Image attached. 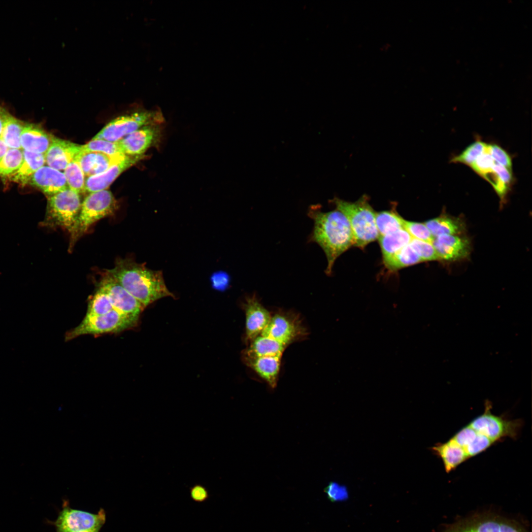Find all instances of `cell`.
Wrapping results in <instances>:
<instances>
[{"mask_svg":"<svg viewBox=\"0 0 532 532\" xmlns=\"http://www.w3.org/2000/svg\"><path fill=\"white\" fill-rule=\"evenodd\" d=\"M308 215L314 222L309 241L316 243L324 251L328 262L325 272L330 275L336 259L354 245L350 223L345 215L337 209L323 212L319 205L310 206Z\"/></svg>","mask_w":532,"mask_h":532,"instance_id":"6da1fadb","label":"cell"},{"mask_svg":"<svg viewBox=\"0 0 532 532\" xmlns=\"http://www.w3.org/2000/svg\"><path fill=\"white\" fill-rule=\"evenodd\" d=\"M107 272L144 308L160 299L174 297L167 289L162 272L150 269L144 264L130 259L119 260Z\"/></svg>","mask_w":532,"mask_h":532,"instance_id":"7a4b0ae2","label":"cell"},{"mask_svg":"<svg viewBox=\"0 0 532 532\" xmlns=\"http://www.w3.org/2000/svg\"><path fill=\"white\" fill-rule=\"evenodd\" d=\"M335 208L347 218L352 230L354 246L364 248L378 239L379 234L375 223V213L366 196L355 202L334 198L332 200Z\"/></svg>","mask_w":532,"mask_h":532,"instance_id":"3957f363","label":"cell"},{"mask_svg":"<svg viewBox=\"0 0 532 532\" xmlns=\"http://www.w3.org/2000/svg\"><path fill=\"white\" fill-rule=\"evenodd\" d=\"M117 208L116 200L109 190L89 194L82 202L77 220L69 233L68 249L71 250L76 241L94 223L113 214Z\"/></svg>","mask_w":532,"mask_h":532,"instance_id":"277c9868","label":"cell"},{"mask_svg":"<svg viewBox=\"0 0 532 532\" xmlns=\"http://www.w3.org/2000/svg\"><path fill=\"white\" fill-rule=\"evenodd\" d=\"M82 202L80 194L69 187L47 197L43 225L60 227L70 233L77 220Z\"/></svg>","mask_w":532,"mask_h":532,"instance_id":"5b68a950","label":"cell"},{"mask_svg":"<svg viewBox=\"0 0 532 532\" xmlns=\"http://www.w3.org/2000/svg\"><path fill=\"white\" fill-rule=\"evenodd\" d=\"M164 122V118L159 110H138L112 120L92 139L116 142L141 128L152 125H161Z\"/></svg>","mask_w":532,"mask_h":532,"instance_id":"8992f818","label":"cell"},{"mask_svg":"<svg viewBox=\"0 0 532 532\" xmlns=\"http://www.w3.org/2000/svg\"><path fill=\"white\" fill-rule=\"evenodd\" d=\"M138 318L128 315L113 309L104 315L86 316L76 327L68 332L66 341L85 334L97 335L118 332L134 327Z\"/></svg>","mask_w":532,"mask_h":532,"instance_id":"52a82bcc","label":"cell"},{"mask_svg":"<svg viewBox=\"0 0 532 532\" xmlns=\"http://www.w3.org/2000/svg\"><path fill=\"white\" fill-rule=\"evenodd\" d=\"M485 406L484 412L473 419L468 425L495 443L506 437L516 439L523 425V421L520 419L510 420L493 414L492 404L489 401H486Z\"/></svg>","mask_w":532,"mask_h":532,"instance_id":"ba28073f","label":"cell"},{"mask_svg":"<svg viewBox=\"0 0 532 532\" xmlns=\"http://www.w3.org/2000/svg\"><path fill=\"white\" fill-rule=\"evenodd\" d=\"M55 521H47L55 526L56 532H76L100 530L106 520V514L101 508L97 513L73 509L64 504Z\"/></svg>","mask_w":532,"mask_h":532,"instance_id":"9c48e42d","label":"cell"},{"mask_svg":"<svg viewBox=\"0 0 532 532\" xmlns=\"http://www.w3.org/2000/svg\"><path fill=\"white\" fill-rule=\"evenodd\" d=\"M162 125L145 126L119 141L123 154L130 156L143 157L149 148L159 146L163 134Z\"/></svg>","mask_w":532,"mask_h":532,"instance_id":"30bf717a","label":"cell"},{"mask_svg":"<svg viewBox=\"0 0 532 532\" xmlns=\"http://www.w3.org/2000/svg\"><path fill=\"white\" fill-rule=\"evenodd\" d=\"M99 286L107 293L114 309L125 314L139 318L144 307L107 271L102 277Z\"/></svg>","mask_w":532,"mask_h":532,"instance_id":"8fae6325","label":"cell"},{"mask_svg":"<svg viewBox=\"0 0 532 532\" xmlns=\"http://www.w3.org/2000/svg\"><path fill=\"white\" fill-rule=\"evenodd\" d=\"M305 332L295 315L277 313L270 320L261 335L274 339L287 346L303 335Z\"/></svg>","mask_w":532,"mask_h":532,"instance_id":"7c38bea8","label":"cell"},{"mask_svg":"<svg viewBox=\"0 0 532 532\" xmlns=\"http://www.w3.org/2000/svg\"><path fill=\"white\" fill-rule=\"evenodd\" d=\"M439 260L454 262L466 258L471 251L469 239L463 235L443 234L432 243Z\"/></svg>","mask_w":532,"mask_h":532,"instance_id":"4fadbf2b","label":"cell"},{"mask_svg":"<svg viewBox=\"0 0 532 532\" xmlns=\"http://www.w3.org/2000/svg\"><path fill=\"white\" fill-rule=\"evenodd\" d=\"M245 311L246 339L252 341L260 335L269 323L271 316L255 295L246 299L243 303Z\"/></svg>","mask_w":532,"mask_h":532,"instance_id":"5bb4252c","label":"cell"},{"mask_svg":"<svg viewBox=\"0 0 532 532\" xmlns=\"http://www.w3.org/2000/svg\"><path fill=\"white\" fill-rule=\"evenodd\" d=\"M143 157L127 155L104 172L87 177L85 179V193L90 194L106 190L121 173L138 162Z\"/></svg>","mask_w":532,"mask_h":532,"instance_id":"9a60e30c","label":"cell"},{"mask_svg":"<svg viewBox=\"0 0 532 532\" xmlns=\"http://www.w3.org/2000/svg\"><path fill=\"white\" fill-rule=\"evenodd\" d=\"M81 151V145L54 136L45 154L46 164L57 170H64Z\"/></svg>","mask_w":532,"mask_h":532,"instance_id":"2e32d148","label":"cell"},{"mask_svg":"<svg viewBox=\"0 0 532 532\" xmlns=\"http://www.w3.org/2000/svg\"><path fill=\"white\" fill-rule=\"evenodd\" d=\"M29 183L39 189L47 197L68 187L64 172L48 166L39 168L33 174Z\"/></svg>","mask_w":532,"mask_h":532,"instance_id":"e0dca14e","label":"cell"},{"mask_svg":"<svg viewBox=\"0 0 532 532\" xmlns=\"http://www.w3.org/2000/svg\"><path fill=\"white\" fill-rule=\"evenodd\" d=\"M452 437L464 449L469 458L486 451L495 443L468 425L459 430Z\"/></svg>","mask_w":532,"mask_h":532,"instance_id":"ac0fdd59","label":"cell"},{"mask_svg":"<svg viewBox=\"0 0 532 532\" xmlns=\"http://www.w3.org/2000/svg\"><path fill=\"white\" fill-rule=\"evenodd\" d=\"M53 137L35 124H26L20 137L21 148L27 151L45 154Z\"/></svg>","mask_w":532,"mask_h":532,"instance_id":"d6986e66","label":"cell"},{"mask_svg":"<svg viewBox=\"0 0 532 532\" xmlns=\"http://www.w3.org/2000/svg\"><path fill=\"white\" fill-rule=\"evenodd\" d=\"M281 356L248 357L243 356L244 362L264 379L272 388L276 387L280 368Z\"/></svg>","mask_w":532,"mask_h":532,"instance_id":"ffe728a7","label":"cell"},{"mask_svg":"<svg viewBox=\"0 0 532 532\" xmlns=\"http://www.w3.org/2000/svg\"><path fill=\"white\" fill-rule=\"evenodd\" d=\"M433 454L441 460L445 470L449 473L469 458L453 437L444 443H438L430 448Z\"/></svg>","mask_w":532,"mask_h":532,"instance_id":"44dd1931","label":"cell"},{"mask_svg":"<svg viewBox=\"0 0 532 532\" xmlns=\"http://www.w3.org/2000/svg\"><path fill=\"white\" fill-rule=\"evenodd\" d=\"M448 532H523L516 525L496 518H486L457 526Z\"/></svg>","mask_w":532,"mask_h":532,"instance_id":"7402d4cb","label":"cell"},{"mask_svg":"<svg viewBox=\"0 0 532 532\" xmlns=\"http://www.w3.org/2000/svg\"><path fill=\"white\" fill-rule=\"evenodd\" d=\"M424 224L434 237L443 234L463 235L466 230L465 223L461 218L445 213Z\"/></svg>","mask_w":532,"mask_h":532,"instance_id":"603a6c76","label":"cell"},{"mask_svg":"<svg viewBox=\"0 0 532 532\" xmlns=\"http://www.w3.org/2000/svg\"><path fill=\"white\" fill-rule=\"evenodd\" d=\"M23 160L19 168L9 176L12 181L21 184L29 183L33 174L46 163L45 154L23 150Z\"/></svg>","mask_w":532,"mask_h":532,"instance_id":"cb8c5ba5","label":"cell"},{"mask_svg":"<svg viewBox=\"0 0 532 532\" xmlns=\"http://www.w3.org/2000/svg\"><path fill=\"white\" fill-rule=\"evenodd\" d=\"M251 341L249 347L244 351V357L282 356L287 346L274 339L261 334Z\"/></svg>","mask_w":532,"mask_h":532,"instance_id":"d4e9b609","label":"cell"},{"mask_svg":"<svg viewBox=\"0 0 532 532\" xmlns=\"http://www.w3.org/2000/svg\"><path fill=\"white\" fill-rule=\"evenodd\" d=\"M412 238L411 235L404 229L379 236L378 239L383 261L390 258L409 244Z\"/></svg>","mask_w":532,"mask_h":532,"instance_id":"484cf974","label":"cell"},{"mask_svg":"<svg viewBox=\"0 0 532 532\" xmlns=\"http://www.w3.org/2000/svg\"><path fill=\"white\" fill-rule=\"evenodd\" d=\"M24 126L23 122L9 113L0 135L8 148L22 149L20 137Z\"/></svg>","mask_w":532,"mask_h":532,"instance_id":"4316f807","label":"cell"},{"mask_svg":"<svg viewBox=\"0 0 532 532\" xmlns=\"http://www.w3.org/2000/svg\"><path fill=\"white\" fill-rule=\"evenodd\" d=\"M404 220L394 210L376 212L375 223L379 236L403 229Z\"/></svg>","mask_w":532,"mask_h":532,"instance_id":"83f0119b","label":"cell"},{"mask_svg":"<svg viewBox=\"0 0 532 532\" xmlns=\"http://www.w3.org/2000/svg\"><path fill=\"white\" fill-rule=\"evenodd\" d=\"M383 261L386 266L393 270L422 262L409 244L390 258Z\"/></svg>","mask_w":532,"mask_h":532,"instance_id":"f1b7e54d","label":"cell"},{"mask_svg":"<svg viewBox=\"0 0 532 532\" xmlns=\"http://www.w3.org/2000/svg\"><path fill=\"white\" fill-rule=\"evenodd\" d=\"M113 309L108 295L102 288L99 286L96 293L89 302L86 315L92 316L104 315Z\"/></svg>","mask_w":532,"mask_h":532,"instance_id":"f546056e","label":"cell"},{"mask_svg":"<svg viewBox=\"0 0 532 532\" xmlns=\"http://www.w3.org/2000/svg\"><path fill=\"white\" fill-rule=\"evenodd\" d=\"M64 173L70 189L79 194L85 193V175L75 160L67 165Z\"/></svg>","mask_w":532,"mask_h":532,"instance_id":"4dcf8cb0","label":"cell"},{"mask_svg":"<svg viewBox=\"0 0 532 532\" xmlns=\"http://www.w3.org/2000/svg\"><path fill=\"white\" fill-rule=\"evenodd\" d=\"M23 160V150L8 148L0 160V176H10L19 168Z\"/></svg>","mask_w":532,"mask_h":532,"instance_id":"1f68e13d","label":"cell"},{"mask_svg":"<svg viewBox=\"0 0 532 532\" xmlns=\"http://www.w3.org/2000/svg\"><path fill=\"white\" fill-rule=\"evenodd\" d=\"M487 146V143L481 140H477L468 145L460 154L454 157L451 162L463 164L470 167L477 158L486 151Z\"/></svg>","mask_w":532,"mask_h":532,"instance_id":"d6a6232c","label":"cell"},{"mask_svg":"<svg viewBox=\"0 0 532 532\" xmlns=\"http://www.w3.org/2000/svg\"><path fill=\"white\" fill-rule=\"evenodd\" d=\"M81 151L97 152L109 156L123 154L118 142H114L101 139H92L87 143L81 145Z\"/></svg>","mask_w":532,"mask_h":532,"instance_id":"836d02e7","label":"cell"},{"mask_svg":"<svg viewBox=\"0 0 532 532\" xmlns=\"http://www.w3.org/2000/svg\"><path fill=\"white\" fill-rule=\"evenodd\" d=\"M403 229L412 238L432 243L434 237L425 224L404 220Z\"/></svg>","mask_w":532,"mask_h":532,"instance_id":"e575fe53","label":"cell"},{"mask_svg":"<svg viewBox=\"0 0 532 532\" xmlns=\"http://www.w3.org/2000/svg\"><path fill=\"white\" fill-rule=\"evenodd\" d=\"M410 245L423 261L439 260L432 243L412 238Z\"/></svg>","mask_w":532,"mask_h":532,"instance_id":"d590c367","label":"cell"},{"mask_svg":"<svg viewBox=\"0 0 532 532\" xmlns=\"http://www.w3.org/2000/svg\"><path fill=\"white\" fill-rule=\"evenodd\" d=\"M482 177L489 182L492 186L499 196L501 205H502L505 201L507 195L510 188L502 182L496 173L492 169L484 174Z\"/></svg>","mask_w":532,"mask_h":532,"instance_id":"8d00e7d4","label":"cell"},{"mask_svg":"<svg viewBox=\"0 0 532 532\" xmlns=\"http://www.w3.org/2000/svg\"><path fill=\"white\" fill-rule=\"evenodd\" d=\"M487 151L496 162L512 170V158L501 147L496 144H487Z\"/></svg>","mask_w":532,"mask_h":532,"instance_id":"74e56055","label":"cell"},{"mask_svg":"<svg viewBox=\"0 0 532 532\" xmlns=\"http://www.w3.org/2000/svg\"><path fill=\"white\" fill-rule=\"evenodd\" d=\"M495 163V160L486 151L480 155L475 162L470 166L473 171L480 176L490 171Z\"/></svg>","mask_w":532,"mask_h":532,"instance_id":"f35d334b","label":"cell"},{"mask_svg":"<svg viewBox=\"0 0 532 532\" xmlns=\"http://www.w3.org/2000/svg\"><path fill=\"white\" fill-rule=\"evenodd\" d=\"M325 492L332 501L345 500L348 498L346 487L334 482H331L326 487Z\"/></svg>","mask_w":532,"mask_h":532,"instance_id":"ab89813d","label":"cell"},{"mask_svg":"<svg viewBox=\"0 0 532 532\" xmlns=\"http://www.w3.org/2000/svg\"><path fill=\"white\" fill-rule=\"evenodd\" d=\"M492 170L496 173L502 182L510 188L513 181L512 170L507 168L495 161Z\"/></svg>","mask_w":532,"mask_h":532,"instance_id":"60d3db41","label":"cell"},{"mask_svg":"<svg viewBox=\"0 0 532 532\" xmlns=\"http://www.w3.org/2000/svg\"><path fill=\"white\" fill-rule=\"evenodd\" d=\"M229 281V275L224 272L215 273L211 277L213 287L219 291L225 290L228 287Z\"/></svg>","mask_w":532,"mask_h":532,"instance_id":"b9f144b4","label":"cell"},{"mask_svg":"<svg viewBox=\"0 0 532 532\" xmlns=\"http://www.w3.org/2000/svg\"><path fill=\"white\" fill-rule=\"evenodd\" d=\"M190 494L192 499L198 502L206 500L209 496L207 490L200 484H196L191 487L190 490Z\"/></svg>","mask_w":532,"mask_h":532,"instance_id":"7bdbcfd3","label":"cell"},{"mask_svg":"<svg viewBox=\"0 0 532 532\" xmlns=\"http://www.w3.org/2000/svg\"><path fill=\"white\" fill-rule=\"evenodd\" d=\"M9 112L4 108L0 106V135L1 134L5 120Z\"/></svg>","mask_w":532,"mask_h":532,"instance_id":"ee69618b","label":"cell"},{"mask_svg":"<svg viewBox=\"0 0 532 532\" xmlns=\"http://www.w3.org/2000/svg\"><path fill=\"white\" fill-rule=\"evenodd\" d=\"M8 149V147L0 138V160L3 157Z\"/></svg>","mask_w":532,"mask_h":532,"instance_id":"f6af8a7d","label":"cell"},{"mask_svg":"<svg viewBox=\"0 0 532 532\" xmlns=\"http://www.w3.org/2000/svg\"><path fill=\"white\" fill-rule=\"evenodd\" d=\"M100 530L97 529V530L85 531H81V532H99Z\"/></svg>","mask_w":532,"mask_h":532,"instance_id":"bcb514c9","label":"cell"}]
</instances>
